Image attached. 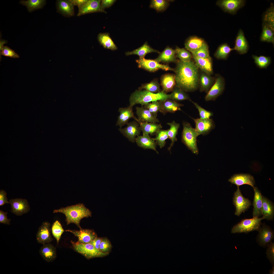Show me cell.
Segmentation results:
<instances>
[{"instance_id": "obj_9", "label": "cell", "mask_w": 274, "mask_h": 274, "mask_svg": "<svg viewBox=\"0 0 274 274\" xmlns=\"http://www.w3.org/2000/svg\"><path fill=\"white\" fill-rule=\"evenodd\" d=\"M256 241L259 244L263 247H267L273 239V231L268 226L263 224L258 231Z\"/></svg>"}, {"instance_id": "obj_57", "label": "cell", "mask_w": 274, "mask_h": 274, "mask_svg": "<svg viewBox=\"0 0 274 274\" xmlns=\"http://www.w3.org/2000/svg\"><path fill=\"white\" fill-rule=\"evenodd\" d=\"M102 238L97 237L90 243L93 245L97 249L100 250L99 245L102 241Z\"/></svg>"}, {"instance_id": "obj_51", "label": "cell", "mask_w": 274, "mask_h": 274, "mask_svg": "<svg viewBox=\"0 0 274 274\" xmlns=\"http://www.w3.org/2000/svg\"><path fill=\"white\" fill-rule=\"evenodd\" d=\"M192 102L198 109L199 113L200 118L203 119H209L213 116V113L212 112L204 109L196 102L193 101Z\"/></svg>"}, {"instance_id": "obj_52", "label": "cell", "mask_w": 274, "mask_h": 274, "mask_svg": "<svg viewBox=\"0 0 274 274\" xmlns=\"http://www.w3.org/2000/svg\"><path fill=\"white\" fill-rule=\"evenodd\" d=\"M266 252L267 257L272 266L274 265V243L271 242L267 246Z\"/></svg>"}, {"instance_id": "obj_12", "label": "cell", "mask_w": 274, "mask_h": 274, "mask_svg": "<svg viewBox=\"0 0 274 274\" xmlns=\"http://www.w3.org/2000/svg\"><path fill=\"white\" fill-rule=\"evenodd\" d=\"M79 229V230L68 229L65 231L73 234L77 237L78 242L82 243H89L97 237L96 234L93 230L82 228Z\"/></svg>"}, {"instance_id": "obj_2", "label": "cell", "mask_w": 274, "mask_h": 274, "mask_svg": "<svg viewBox=\"0 0 274 274\" xmlns=\"http://www.w3.org/2000/svg\"><path fill=\"white\" fill-rule=\"evenodd\" d=\"M58 212L62 213L65 215L67 225L71 223H74L79 229L81 228L80 225L81 220L84 218L91 216L92 214L91 212L82 203L61 208L53 211L54 213Z\"/></svg>"}, {"instance_id": "obj_45", "label": "cell", "mask_w": 274, "mask_h": 274, "mask_svg": "<svg viewBox=\"0 0 274 274\" xmlns=\"http://www.w3.org/2000/svg\"><path fill=\"white\" fill-rule=\"evenodd\" d=\"M144 89L153 93H157L160 92V85L156 80H153L150 82L143 84L139 88V90Z\"/></svg>"}, {"instance_id": "obj_39", "label": "cell", "mask_w": 274, "mask_h": 274, "mask_svg": "<svg viewBox=\"0 0 274 274\" xmlns=\"http://www.w3.org/2000/svg\"><path fill=\"white\" fill-rule=\"evenodd\" d=\"M170 95L169 99L176 101L184 100H191L190 97L185 92V91L176 86L172 91V92L170 94Z\"/></svg>"}, {"instance_id": "obj_21", "label": "cell", "mask_w": 274, "mask_h": 274, "mask_svg": "<svg viewBox=\"0 0 274 274\" xmlns=\"http://www.w3.org/2000/svg\"><path fill=\"white\" fill-rule=\"evenodd\" d=\"M39 253L43 259L48 262L53 261L57 258L56 248L50 243L43 244L40 249Z\"/></svg>"}, {"instance_id": "obj_3", "label": "cell", "mask_w": 274, "mask_h": 274, "mask_svg": "<svg viewBox=\"0 0 274 274\" xmlns=\"http://www.w3.org/2000/svg\"><path fill=\"white\" fill-rule=\"evenodd\" d=\"M170 94L163 91L153 93L144 90H136L131 95L129 98L130 106L133 107L137 104L142 106L156 101H163L170 98Z\"/></svg>"}, {"instance_id": "obj_44", "label": "cell", "mask_w": 274, "mask_h": 274, "mask_svg": "<svg viewBox=\"0 0 274 274\" xmlns=\"http://www.w3.org/2000/svg\"><path fill=\"white\" fill-rule=\"evenodd\" d=\"M176 58H178L179 60L186 62L191 60L192 56L188 51L184 48H181L176 47L175 49Z\"/></svg>"}, {"instance_id": "obj_37", "label": "cell", "mask_w": 274, "mask_h": 274, "mask_svg": "<svg viewBox=\"0 0 274 274\" xmlns=\"http://www.w3.org/2000/svg\"><path fill=\"white\" fill-rule=\"evenodd\" d=\"M205 73L202 74L199 78L201 91L208 92L211 87L213 82V78Z\"/></svg>"}, {"instance_id": "obj_14", "label": "cell", "mask_w": 274, "mask_h": 274, "mask_svg": "<svg viewBox=\"0 0 274 274\" xmlns=\"http://www.w3.org/2000/svg\"><path fill=\"white\" fill-rule=\"evenodd\" d=\"M126 127L120 128L119 130L129 141L134 142L135 141L136 136H139L140 134L141 131L139 125L136 121L128 123Z\"/></svg>"}, {"instance_id": "obj_48", "label": "cell", "mask_w": 274, "mask_h": 274, "mask_svg": "<svg viewBox=\"0 0 274 274\" xmlns=\"http://www.w3.org/2000/svg\"><path fill=\"white\" fill-rule=\"evenodd\" d=\"M169 4L168 1L165 0H152L151 1L150 7L158 11H162L166 9Z\"/></svg>"}, {"instance_id": "obj_22", "label": "cell", "mask_w": 274, "mask_h": 274, "mask_svg": "<svg viewBox=\"0 0 274 274\" xmlns=\"http://www.w3.org/2000/svg\"><path fill=\"white\" fill-rule=\"evenodd\" d=\"M233 50L237 51L241 54H243L247 52L249 49V45L244 35L243 31L239 30L236 37L235 46Z\"/></svg>"}, {"instance_id": "obj_8", "label": "cell", "mask_w": 274, "mask_h": 274, "mask_svg": "<svg viewBox=\"0 0 274 274\" xmlns=\"http://www.w3.org/2000/svg\"><path fill=\"white\" fill-rule=\"evenodd\" d=\"M138 67L151 72H154L159 69L165 71H172L174 69L168 65L161 64L155 59H146L144 58H139L136 60Z\"/></svg>"}, {"instance_id": "obj_15", "label": "cell", "mask_w": 274, "mask_h": 274, "mask_svg": "<svg viewBox=\"0 0 274 274\" xmlns=\"http://www.w3.org/2000/svg\"><path fill=\"white\" fill-rule=\"evenodd\" d=\"M192 118L195 124V129L199 135L207 134L215 127L214 122L212 118L203 119Z\"/></svg>"}, {"instance_id": "obj_29", "label": "cell", "mask_w": 274, "mask_h": 274, "mask_svg": "<svg viewBox=\"0 0 274 274\" xmlns=\"http://www.w3.org/2000/svg\"><path fill=\"white\" fill-rule=\"evenodd\" d=\"M192 57L197 66L204 73L210 75L213 73L212 60L211 57L205 58L194 56H192Z\"/></svg>"}, {"instance_id": "obj_30", "label": "cell", "mask_w": 274, "mask_h": 274, "mask_svg": "<svg viewBox=\"0 0 274 274\" xmlns=\"http://www.w3.org/2000/svg\"><path fill=\"white\" fill-rule=\"evenodd\" d=\"M161 112L164 115L169 112L174 113L179 110H181L180 107L183 106L176 101L168 99L161 101Z\"/></svg>"}, {"instance_id": "obj_47", "label": "cell", "mask_w": 274, "mask_h": 274, "mask_svg": "<svg viewBox=\"0 0 274 274\" xmlns=\"http://www.w3.org/2000/svg\"><path fill=\"white\" fill-rule=\"evenodd\" d=\"M161 101H156L149 103L143 106L148 110L154 115L157 117L159 112L161 110Z\"/></svg>"}, {"instance_id": "obj_55", "label": "cell", "mask_w": 274, "mask_h": 274, "mask_svg": "<svg viewBox=\"0 0 274 274\" xmlns=\"http://www.w3.org/2000/svg\"><path fill=\"white\" fill-rule=\"evenodd\" d=\"M7 193L6 192L3 190L0 191V206H2L6 203H10L8 201V199L6 197Z\"/></svg>"}, {"instance_id": "obj_23", "label": "cell", "mask_w": 274, "mask_h": 274, "mask_svg": "<svg viewBox=\"0 0 274 274\" xmlns=\"http://www.w3.org/2000/svg\"><path fill=\"white\" fill-rule=\"evenodd\" d=\"M253 189L254 195L253 202V217L259 218L262 215V195L257 187L254 186Z\"/></svg>"}, {"instance_id": "obj_46", "label": "cell", "mask_w": 274, "mask_h": 274, "mask_svg": "<svg viewBox=\"0 0 274 274\" xmlns=\"http://www.w3.org/2000/svg\"><path fill=\"white\" fill-rule=\"evenodd\" d=\"M51 230L52 234L56 239L58 244L61 236L64 231L59 221L57 220L54 223L52 226Z\"/></svg>"}, {"instance_id": "obj_6", "label": "cell", "mask_w": 274, "mask_h": 274, "mask_svg": "<svg viewBox=\"0 0 274 274\" xmlns=\"http://www.w3.org/2000/svg\"><path fill=\"white\" fill-rule=\"evenodd\" d=\"M264 219L263 216L260 218L253 217L252 218L242 219L233 227L231 232L233 233H247L253 231H258L261 227V221Z\"/></svg>"}, {"instance_id": "obj_36", "label": "cell", "mask_w": 274, "mask_h": 274, "mask_svg": "<svg viewBox=\"0 0 274 274\" xmlns=\"http://www.w3.org/2000/svg\"><path fill=\"white\" fill-rule=\"evenodd\" d=\"M167 124L170 127V128L167 130L168 138L171 141L170 146L168 148V150H169L173 146L175 142L177 141L176 136L178 134L180 125L179 124L176 123L174 121L167 123Z\"/></svg>"}, {"instance_id": "obj_40", "label": "cell", "mask_w": 274, "mask_h": 274, "mask_svg": "<svg viewBox=\"0 0 274 274\" xmlns=\"http://www.w3.org/2000/svg\"><path fill=\"white\" fill-rule=\"evenodd\" d=\"M262 30L260 40L261 41L271 43L274 44V31L266 25L263 24Z\"/></svg>"}, {"instance_id": "obj_49", "label": "cell", "mask_w": 274, "mask_h": 274, "mask_svg": "<svg viewBox=\"0 0 274 274\" xmlns=\"http://www.w3.org/2000/svg\"><path fill=\"white\" fill-rule=\"evenodd\" d=\"M192 56L202 58H211L209 53L208 47L205 43L198 49L192 53Z\"/></svg>"}, {"instance_id": "obj_19", "label": "cell", "mask_w": 274, "mask_h": 274, "mask_svg": "<svg viewBox=\"0 0 274 274\" xmlns=\"http://www.w3.org/2000/svg\"><path fill=\"white\" fill-rule=\"evenodd\" d=\"M57 11L66 17L74 15V6L71 0H58L56 3Z\"/></svg>"}, {"instance_id": "obj_38", "label": "cell", "mask_w": 274, "mask_h": 274, "mask_svg": "<svg viewBox=\"0 0 274 274\" xmlns=\"http://www.w3.org/2000/svg\"><path fill=\"white\" fill-rule=\"evenodd\" d=\"M233 50L227 43L220 45L214 54V56L218 59H226L231 51Z\"/></svg>"}, {"instance_id": "obj_26", "label": "cell", "mask_w": 274, "mask_h": 274, "mask_svg": "<svg viewBox=\"0 0 274 274\" xmlns=\"http://www.w3.org/2000/svg\"><path fill=\"white\" fill-rule=\"evenodd\" d=\"M139 125L141 131L143 134L156 135L162 128L160 124L156 123L143 122L139 121L138 118L135 120Z\"/></svg>"}, {"instance_id": "obj_17", "label": "cell", "mask_w": 274, "mask_h": 274, "mask_svg": "<svg viewBox=\"0 0 274 274\" xmlns=\"http://www.w3.org/2000/svg\"><path fill=\"white\" fill-rule=\"evenodd\" d=\"M11 212L17 216H21L28 212L30 208L26 199L21 198L11 199L9 200Z\"/></svg>"}, {"instance_id": "obj_4", "label": "cell", "mask_w": 274, "mask_h": 274, "mask_svg": "<svg viewBox=\"0 0 274 274\" xmlns=\"http://www.w3.org/2000/svg\"><path fill=\"white\" fill-rule=\"evenodd\" d=\"M183 128L182 133V142L193 153L198 154V150L197 143V138L199 135L195 128L190 123L183 122Z\"/></svg>"}, {"instance_id": "obj_27", "label": "cell", "mask_w": 274, "mask_h": 274, "mask_svg": "<svg viewBox=\"0 0 274 274\" xmlns=\"http://www.w3.org/2000/svg\"><path fill=\"white\" fill-rule=\"evenodd\" d=\"M155 60L159 63L162 62L165 63L171 62L177 63L178 61L176 59L175 49L168 47L160 53Z\"/></svg>"}, {"instance_id": "obj_1", "label": "cell", "mask_w": 274, "mask_h": 274, "mask_svg": "<svg viewBox=\"0 0 274 274\" xmlns=\"http://www.w3.org/2000/svg\"><path fill=\"white\" fill-rule=\"evenodd\" d=\"M198 68L195 62L191 60L186 62L178 60L174 70L175 86L185 92L196 90L199 82Z\"/></svg>"}, {"instance_id": "obj_20", "label": "cell", "mask_w": 274, "mask_h": 274, "mask_svg": "<svg viewBox=\"0 0 274 274\" xmlns=\"http://www.w3.org/2000/svg\"><path fill=\"white\" fill-rule=\"evenodd\" d=\"M118 111L119 115L118 116L116 125L119 126L120 128L127 124L130 118H133L135 120L136 118L134 115L133 107L130 105L127 107L119 108Z\"/></svg>"}, {"instance_id": "obj_5", "label": "cell", "mask_w": 274, "mask_h": 274, "mask_svg": "<svg viewBox=\"0 0 274 274\" xmlns=\"http://www.w3.org/2000/svg\"><path fill=\"white\" fill-rule=\"evenodd\" d=\"M71 243L74 250L88 259L102 257L108 254V253L104 252L97 249L90 243H85L72 241Z\"/></svg>"}, {"instance_id": "obj_18", "label": "cell", "mask_w": 274, "mask_h": 274, "mask_svg": "<svg viewBox=\"0 0 274 274\" xmlns=\"http://www.w3.org/2000/svg\"><path fill=\"white\" fill-rule=\"evenodd\" d=\"M228 180L231 183L236 185L237 187L243 185L247 184L251 186L253 188L254 187L255 182L253 176L248 174H235Z\"/></svg>"}, {"instance_id": "obj_34", "label": "cell", "mask_w": 274, "mask_h": 274, "mask_svg": "<svg viewBox=\"0 0 274 274\" xmlns=\"http://www.w3.org/2000/svg\"><path fill=\"white\" fill-rule=\"evenodd\" d=\"M156 52L159 53L160 52L158 51L155 49L151 47L146 42L142 46L131 52H128L125 53L126 56L135 55L138 56L139 58H144L147 54L152 53Z\"/></svg>"}, {"instance_id": "obj_13", "label": "cell", "mask_w": 274, "mask_h": 274, "mask_svg": "<svg viewBox=\"0 0 274 274\" xmlns=\"http://www.w3.org/2000/svg\"><path fill=\"white\" fill-rule=\"evenodd\" d=\"M101 2L100 0H88L84 4L78 8L77 16L97 12L106 13L101 7Z\"/></svg>"}, {"instance_id": "obj_16", "label": "cell", "mask_w": 274, "mask_h": 274, "mask_svg": "<svg viewBox=\"0 0 274 274\" xmlns=\"http://www.w3.org/2000/svg\"><path fill=\"white\" fill-rule=\"evenodd\" d=\"M244 0H222L218 1L217 4L224 11L234 14L245 5Z\"/></svg>"}, {"instance_id": "obj_50", "label": "cell", "mask_w": 274, "mask_h": 274, "mask_svg": "<svg viewBox=\"0 0 274 274\" xmlns=\"http://www.w3.org/2000/svg\"><path fill=\"white\" fill-rule=\"evenodd\" d=\"M0 55L1 60L2 55L14 58H18L20 57L19 55L13 50L6 46L3 47L0 51Z\"/></svg>"}, {"instance_id": "obj_28", "label": "cell", "mask_w": 274, "mask_h": 274, "mask_svg": "<svg viewBox=\"0 0 274 274\" xmlns=\"http://www.w3.org/2000/svg\"><path fill=\"white\" fill-rule=\"evenodd\" d=\"M262 214L268 220H272L274 216V205L273 203L268 198L262 195Z\"/></svg>"}, {"instance_id": "obj_42", "label": "cell", "mask_w": 274, "mask_h": 274, "mask_svg": "<svg viewBox=\"0 0 274 274\" xmlns=\"http://www.w3.org/2000/svg\"><path fill=\"white\" fill-rule=\"evenodd\" d=\"M252 57L257 66L260 68H266L271 63V58L269 57L264 56H258L253 55Z\"/></svg>"}, {"instance_id": "obj_24", "label": "cell", "mask_w": 274, "mask_h": 274, "mask_svg": "<svg viewBox=\"0 0 274 274\" xmlns=\"http://www.w3.org/2000/svg\"><path fill=\"white\" fill-rule=\"evenodd\" d=\"M136 113L139 121L143 122L158 123L159 121L157 117L154 115L148 110L143 106L137 107Z\"/></svg>"}, {"instance_id": "obj_58", "label": "cell", "mask_w": 274, "mask_h": 274, "mask_svg": "<svg viewBox=\"0 0 274 274\" xmlns=\"http://www.w3.org/2000/svg\"><path fill=\"white\" fill-rule=\"evenodd\" d=\"M74 6H77L79 8L84 4L88 1V0H71Z\"/></svg>"}, {"instance_id": "obj_35", "label": "cell", "mask_w": 274, "mask_h": 274, "mask_svg": "<svg viewBox=\"0 0 274 274\" xmlns=\"http://www.w3.org/2000/svg\"><path fill=\"white\" fill-rule=\"evenodd\" d=\"M46 2V1L44 0H21L20 1L19 3L25 6L29 12H31L42 8Z\"/></svg>"}, {"instance_id": "obj_32", "label": "cell", "mask_w": 274, "mask_h": 274, "mask_svg": "<svg viewBox=\"0 0 274 274\" xmlns=\"http://www.w3.org/2000/svg\"><path fill=\"white\" fill-rule=\"evenodd\" d=\"M206 43L202 39L196 37H191L185 42L186 49L191 53L196 51Z\"/></svg>"}, {"instance_id": "obj_41", "label": "cell", "mask_w": 274, "mask_h": 274, "mask_svg": "<svg viewBox=\"0 0 274 274\" xmlns=\"http://www.w3.org/2000/svg\"><path fill=\"white\" fill-rule=\"evenodd\" d=\"M274 9L273 5L265 12L263 17V24L266 25L273 30L274 29Z\"/></svg>"}, {"instance_id": "obj_33", "label": "cell", "mask_w": 274, "mask_h": 274, "mask_svg": "<svg viewBox=\"0 0 274 274\" xmlns=\"http://www.w3.org/2000/svg\"><path fill=\"white\" fill-rule=\"evenodd\" d=\"M98 40L104 48L114 50L117 47L107 33H100L97 36Z\"/></svg>"}, {"instance_id": "obj_31", "label": "cell", "mask_w": 274, "mask_h": 274, "mask_svg": "<svg viewBox=\"0 0 274 274\" xmlns=\"http://www.w3.org/2000/svg\"><path fill=\"white\" fill-rule=\"evenodd\" d=\"M161 81L163 91L166 93L172 91L176 85L175 75L169 74L164 75L161 77Z\"/></svg>"}, {"instance_id": "obj_53", "label": "cell", "mask_w": 274, "mask_h": 274, "mask_svg": "<svg viewBox=\"0 0 274 274\" xmlns=\"http://www.w3.org/2000/svg\"><path fill=\"white\" fill-rule=\"evenodd\" d=\"M111 247V244L109 240L106 238H102L99 245L100 250L104 252L108 253Z\"/></svg>"}, {"instance_id": "obj_7", "label": "cell", "mask_w": 274, "mask_h": 274, "mask_svg": "<svg viewBox=\"0 0 274 274\" xmlns=\"http://www.w3.org/2000/svg\"><path fill=\"white\" fill-rule=\"evenodd\" d=\"M233 204L235 208L234 214L239 216L247 211L251 205V201L243 196L239 187H237L233 198Z\"/></svg>"}, {"instance_id": "obj_56", "label": "cell", "mask_w": 274, "mask_h": 274, "mask_svg": "<svg viewBox=\"0 0 274 274\" xmlns=\"http://www.w3.org/2000/svg\"><path fill=\"white\" fill-rule=\"evenodd\" d=\"M115 0H102L101 1V5L103 9L111 6L115 2Z\"/></svg>"}, {"instance_id": "obj_60", "label": "cell", "mask_w": 274, "mask_h": 274, "mask_svg": "<svg viewBox=\"0 0 274 274\" xmlns=\"http://www.w3.org/2000/svg\"><path fill=\"white\" fill-rule=\"evenodd\" d=\"M269 273L270 274H274V266H272V268L270 270Z\"/></svg>"}, {"instance_id": "obj_59", "label": "cell", "mask_w": 274, "mask_h": 274, "mask_svg": "<svg viewBox=\"0 0 274 274\" xmlns=\"http://www.w3.org/2000/svg\"><path fill=\"white\" fill-rule=\"evenodd\" d=\"M8 43V41L7 40H5L4 39H0V51L1 50V49L4 46V45L5 44L7 43Z\"/></svg>"}, {"instance_id": "obj_10", "label": "cell", "mask_w": 274, "mask_h": 274, "mask_svg": "<svg viewBox=\"0 0 274 274\" xmlns=\"http://www.w3.org/2000/svg\"><path fill=\"white\" fill-rule=\"evenodd\" d=\"M224 78L220 75H218L215 83L211 87L205 97L206 101L214 100L223 92L225 88Z\"/></svg>"}, {"instance_id": "obj_11", "label": "cell", "mask_w": 274, "mask_h": 274, "mask_svg": "<svg viewBox=\"0 0 274 274\" xmlns=\"http://www.w3.org/2000/svg\"><path fill=\"white\" fill-rule=\"evenodd\" d=\"M50 224L47 221L43 222L39 227L36 235L37 242L43 245L50 243L53 240L51 235Z\"/></svg>"}, {"instance_id": "obj_43", "label": "cell", "mask_w": 274, "mask_h": 274, "mask_svg": "<svg viewBox=\"0 0 274 274\" xmlns=\"http://www.w3.org/2000/svg\"><path fill=\"white\" fill-rule=\"evenodd\" d=\"M156 135L155 137L152 139L156 142L157 144L162 148L165 146L166 143V140L168 138L167 130L161 129Z\"/></svg>"}, {"instance_id": "obj_54", "label": "cell", "mask_w": 274, "mask_h": 274, "mask_svg": "<svg viewBox=\"0 0 274 274\" xmlns=\"http://www.w3.org/2000/svg\"><path fill=\"white\" fill-rule=\"evenodd\" d=\"M7 212H4L0 210V223L4 224L9 225L11 219H8L7 214Z\"/></svg>"}, {"instance_id": "obj_25", "label": "cell", "mask_w": 274, "mask_h": 274, "mask_svg": "<svg viewBox=\"0 0 274 274\" xmlns=\"http://www.w3.org/2000/svg\"><path fill=\"white\" fill-rule=\"evenodd\" d=\"M135 141L139 146L144 149L153 150L158 153L156 150L157 144L149 134H143L142 135L138 136Z\"/></svg>"}]
</instances>
